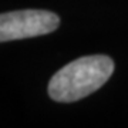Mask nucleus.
Wrapping results in <instances>:
<instances>
[{"label":"nucleus","instance_id":"2","mask_svg":"<svg viewBox=\"0 0 128 128\" xmlns=\"http://www.w3.org/2000/svg\"><path fill=\"white\" fill-rule=\"evenodd\" d=\"M60 18L47 10H17L0 14V43L44 36L58 27Z\"/></svg>","mask_w":128,"mask_h":128},{"label":"nucleus","instance_id":"1","mask_svg":"<svg viewBox=\"0 0 128 128\" xmlns=\"http://www.w3.org/2000/svg\"><path fill=\"white\" fill-rule=\"evenodd\" d=\"M114 71L107 56H86L64 66L51 77L48 96L58 102H74L97 91Z\"/></svg>","mask_w":128,"mask_h":128}]
</instances>
